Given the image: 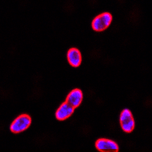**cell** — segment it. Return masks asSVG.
Wrapping results in <instances>:
<instances>
[{"label":"cell","mask_w":152,"mask_h":152,"mask_svg":"<svg viewBox=\"0 0 152 152\" xmlns=\"http://www.w3.org/2000/svg\"><path fill=\"white\" fill-rule=\"evenodd\" d=\"M113 17L109 12H104L95 18L92 21V28L95 31H103L107 29L112 22Z\"/></svg>","instance_id":"cell-1"},{"label":"cell","mask_w":152,"mask_h":152,"mask_svg":"<svg viewBox=\"0 0 152 152\" xmlns=\"http://www.w3.org/2000/svg\"><path fill=\"white\" fill-rule=\"evenodd\" d=\"M31 124V118L28 115L23 114L16 118L12 122V125L10 126V130L13 133H20L25 131L29 128V126Z\"/></svg>","instance_id":"cell-2"},{"label":"cell","mask_w":152,"mask_h":152,"mask_svg":"<svg viewBox=\"0 0 152 152\" xmlns=\"http://www.w3.org/2000/svg\"><path fill=\"white\" fill-rule=\"evenodd\" d=\"M119 121H120L122 129L125 132L129 133L134 130V128H135V120H134L131 111L129 110H123V112L121 113V115H120Z\"/></svg>","instance_id":"cell-3"},{"label":"cell","mask_w":152,"mask_h":152,"mask_svg":"<svg viewBox=\"0 0 152 152\" xmlns=\"http://www.w3.org/2000/svg\"><path fill=\"white\" fill-rule=\"evenodd\" d=\"M96 148L100 151H118L119 146L115 142L110 139L101 138L95 144Z\"/></svg>","instance_id":"cell-4"},{"label":"cell","mask_w":152,"mask_h":152,"mask_svg":"<svg viewBox=\"0 0 152 152\" xmlns=\"http://www.w3.org/2000/svg\"><path fill=\"white\" fill-rule=\"evenodd\" d=\"M74 107L69 105L68 103H63L62 104H61L59 109L57 110L56 113V117L58 120H60V121L65 120L72 115V113H74Z\"/></svg>","instance_id":"cell-5"},{"label":"cell","mask_w":152,"mask_h":152,"mask_svg":"<svg viewBox=\"0 0 152 152\" xmlns=\"http://www.w3.org/2000/svg\"><path fill=\"white\" fill-rule=\"evenodd\" d=\"M83 100V94L79 89H75L69 93L66 97V103L71 105L72 107L76 108L79 107Z\"/></svg>","instance_id":"cell-6"},{"label":"cell","mask_w":152,"mask_h":152,"mask_svg":"<svg viewBox=\"0 0 152 152\" xmlns=\"http://www.w3.org/2000/svg\"><path fill=\"white\" fill-rule=\"evenodd\" d=\"M68 61L73 67H78L81 63V55L79 50L76 48H72L67 53Z\"/></svg>","instance_id":"cell-7"}]
</instances>
